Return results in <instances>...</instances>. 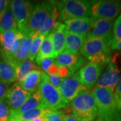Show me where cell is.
I'll return each mask as SVG.
<instances>
[{
	"mask_svg": "<svg viewBox=\"0 0 121 121\" xmlns=\"http://www.w3.org/2000/svg\"><path fill=\"white\" fill-rule=\"evenodd\" d=\"M112 41V36L87 39L79 52L90 62L105 67L111 60Z\"/></svg>",
	"mask_w": 121,
	"mask_h": 121,
	"instance_id": "obj_1",
	"label": "cell"
},
{
	"mask_svg": "<svg viewBox=\"0 0 121 121\" xmlns=\"http://www.w3.org/2000/svg\"><path fill=\"white\" fill-rule=\"evenodd\" d=\"M91 92L98 107L96 121H121V113L117 108L113 91L95 87Z\"/></svg>",
	"mask_w": 121,
	"mask_h": 121,
	"instance_id": "obj_2",
	"label": "cell"
},
{
	"mask_svg": "<svg viewBox=\"0 0 121 121\" xmlns=\"http://www.w3.org/2000/svg\"><path fill=\"white\" fill-rule=\"evenodd\" d=\"M73 117L79 121H93L98 116V107L91 91H81L67 106Z\"/></svg>",
	"mask_w": 121,
	"mask_h": 121,
	"instance_id": "obj_3",
	"label": "cell"
},
{
	"mask_svg": "<svg viewBox=\"0 0 121 121\" xmlns=\"http://www.w3.org/2000/svg\"><path fill=\"white\" fill-rule=\"evenodd\" d=\"M59 19L66 21L74 18L91 17V1L64 0L57 1Z\"/></svg>",
	"mask_w": 121,
	"mask_h": 121,
	"instance_id": "obj_4",
	"label": "cell"
},
{
	"mask_svg": "<svg viewBox=\"0 0 121 121\" xmlns=\"http://www.w3.org/2000/svg\"><path fill=\"white\" fill-rule=\"evenodd\" d=\"M43 105L46 110H59L67 107L58 89L51 85L48 79V75L42 72L41 82L39 89Z\"/></svg>",
	"mask_w": 121,
	"mask_h": 121,
	"instance_id": "obj_5",
	"label": "cell"
},
{
	"mask_svg": "<svg viewBox=\"0 0 121 121\" xmlns=\"http://www.w3.org/2000/svg\"><path fill=\"white\" fill-rule=\"evenodd\" d=\"M55 4L56 1H45L35 4L22 33L32 36L37 32L52 12Z\"/></svg>",
	"mask_w": 121,
	"mask_h": 121,
	"instance_id": "obj_6",
	"label": "cell"
},
{
	"mask_svg": "<svg viewBox=\"0 0 121 121\" xmlns=\"http://www.w3.org/2000/svg\"><path fill=\"white\" fill-rule=\"evenodd\" d=\"M121 81V69L118 63L111 59L106 65V68L99 76L95 87L108 89L114 91Z\"/></svg>",
	"mask_w": 121,
	"mask_h": 121,
	"instance_id": "obj_7",
	"label": "cell"
},
{
	"mask_svg": "<svg viewBox=\"0 0 121 121\" xmlns=\"http://www.w3.org/2000/svg\"><path fill=\"white\" fill-rule=\"evenodd\" d=\"M121 12V1L110 0L91 1V17L114 20Z\"/></svg>",
	"mask_w": 121,
	"mask_h": 121,
	"instance_id": "obj_8",
	"label": "cell"
},
{
	"mask_svg": "<svg viewBox=\"0 0 121 121\" xmlns=\"http://www.w3.org/2000/svg\"><path fill=\"white\" fill-rule=\"evenodd\" d=\"M10 4L17 29L22 32L28 21L35 4L32 1L24 0L10 1Z\"/></svg>",
	"mask_w": 121,
	"mask_h": 121,
	"instance_id": "obj_9",
	"label": "cell"
},
{
	"mask_svg": "<svg viewBox=\"0 0 121 121\" xmlns=\"http://www.w3.org/2000/svg\"><path fill=\"white\" fill-rule=\"evenodd\" d=\"M104 68V67L102 65L89 62L79 69L75 74L80 83L90 91L95 85Z\"/></svg>",
	"mask_w": 121,
	"mask_h": 121,
	"instance_id": "obj_10",
	"label": "cell"
},
{
	"mask_svg": "<svg viewBox=\"0 0 121 121\" xmlns=\"http://www.w3.org/2000/svg\"><path fill=\"white\" fill-rule=\"evenodd\" d=\"M57 89L67 105H68L81 91L87 90L79 81L75 73L73 76L64 79Z\"/></svg>",
	"mask_w": 121,
	"mask_h": 121,
	"instance_id": "obj_11",
	"label": "cell"
},
{
	"mask_svg": "<svg viewBox=\"0 0 121 121\" xmlns=\"http://www.w3.org/2000/svg\"><path fill=\"white\" fill-rule=\"evenodd\" d=\"M32 94L24 90L18 83L9 87L4 101L12 110H17L26 102Z\"/></svg>",
	"mask_w": 121,
	"mask_h": 121,
	"instance_id": "obj_12",
	"label": "cell"
},
{
	"mask_svg": "<svg viewBox=\"0 0 121 121\" xmlns=\"http://www.w3.org/2000/svg\"><path fill=\"white\" fill-rule=\"evenodd\" d=\"M55 60L59 66L68 68L73 74L78 69H81L86 61L85 58L82 56L79 52L78 54H73L67 51L61 52Z\"/></svg>",
	"mask_w": 121,
	"mask_h": 121,
	"instance_id": "obj_13",
	"label": "cell"
},
{
	"mask_svg": "<svg viewBox=\"0 0 121 121\" xmlns=\"http://www.w3.org/2000/svg\"><path fill=\"white\" fill-rule=\"evenodd\" d=\"M95 17H86L74 18L65 21L66 30L69 32L86 37V35L93 26Z\"/></svg>",
	"mask_w": 121,
	"mask_h": 121,
	"instance_id": "obj_14",
	"label": "cell"
},
{
	"mask_svg": "<svg viewBox=\"0 0 121 121\" xmlns=\"http://www.w3.org/2000/svg\"><path fill=\"white\" fill-rule=\"evenodd\" d=\"M114 20L95 18L93 26L87 33L86 40L112 36Z\"/></svg>",
	"mask_w": 121,
	"mask_h": 121,
	"instance_id": "obj_15",
	"label": "cell"
},
{
	"mask_svg": "<svg viewBox=\"0 0 121 121\" xmlns=\"http://www.w3.org/2000/svg\"><path fill=\"white\" fill-rule=\"evenodd\" d=\"M18 32V30L0 32V46L1 48V52L4 59L12 54L16 43Z\"/></svg>",
	"mask_w": 121,
	"mask_h": 121,
	"instance_id": "obj_16",
	"label": "cell"
},
{
	"mask_svg": "<svg viewBox=\"0 0 121 121\" xmlns=\"http://www.w3.org/2000/svg\"><path fill=\"white\" fill-rule=\"evenodd\" d=\"M65 30L66 28L65 24L60 22H57L52 30L51 31L52 33L53 51L55 57L65 51Z\"/></svg>",
	"mask_w": 121,
	"mask_h": 121,
	"instance_id": "obj_17",
	"label": "cell"
},
{
	"mask_svg": "<svg viewBox=\"0 0 121 121\" xmlns=\"http://www.w3.org/2000/svg\"><path fill=\"white\" fill-rule=\"evenodd\" d=\"M85 40L86 37L69 32L65 30V51L73 54H78L80 51Z\"/></svg>",
	"mask_w": 121,
	"mask_h": 121,
	"instance_id": "obj_18",
	"label": "cell"
},
{
	"mask_svg": "<svg viewBox=\"0 0 121 121\" xmlns=\"http://www.w3.org/2000/svg\"><path fill=\"white\" fill-rule=\"evenodd\" d=\"M42 72L39 69L31 71L26 78L19 83L22 89L28 91L30 94H33L38 90L40 83L42 78Z\"/></svg>",
	"mask_w": 121,
	"mask_h": 121,
	"instance_id": "obj_19",
	"label": "cell"
},
{
	"mask_svg": "<svg viewBox=\"0 0 121 121\" xmlns=\"http://www.w3.org/2000/svg\"><path fill=\"white\" fill-rule=\"evenodd\" d=\"M13 30L18 29L12 11L10 1H8L4 11L0 16V32Z\"/></svg>",
	"mask_w": 121,
	"mask_h": 121,
	"instance_id": "obj_20",
	"label": "cell"
},
{
	"mask_svg": "<svg viewBox=\"0 0 121 121\" xmlns=\"http://www.w3.org/2000/svg\"><path fill=\"white\" fill-rule=\"evenodd\" d=\"M46 58H51L53 59H55L56 58L54 54V51H53L51 32H50L45 36V38L41 44L39 53L35 59L36 63H37V65H39L41 60Z\"/></svg>",
	"mask_w": 121,
	"mask_h": 121,
	"instance_id": "obj_21",
	"label": "cell"
},
{
	"mask_svg": "<svg viewBox=\"0 0 121 121\" xmlns=\"http://www.w3.org/2000/svg\"><path fill=\"white\" fill-rule=\"evenodd\" d=\"M56 4H57V1H56V4L54 5L52 12H51L49 16L46 19V20L44 21L43 26H41V28L39 29L37 32H36L35 35L31 36L32 38L35 36H46L52 30V28H54V26H55L56 23L57 22L56 20L59 19V12L57 8Z\"/></svg>",
	"mask_w": 121,
	"mask_h": 121,
	"instance_id": "obj_22",
	"label": "cell"
},
{
	"mask_svg": "<svg viewBox=\"0 0 121 121\" xmlns=\"http://www.w3.org/2000/svg\"><path fill=\"white\" fill-rule=\"evenodd\" d=\"M0 81L9 84L16 81L15 67L7 60H0Z\"/></svg>",
	"mask_w": 121,
	"mask_h": 121,
	"instance_id": "obj_23",
	"label": "cell"
},
{
	"mask_svg": "<svg viewBox=\"0 0 121 121\" xmlns=\"http://www.w3.org/2000/svg\"><path fill=\"white\" fill-rule=\"evenodd\" d=\"M44 108H38L33 110H30L22 112H16L11 110L10 120L16 121H31L35 118L41 116L44 111Z\"/></svg>",
	"mask_w": 121,
	"mask_h": 121,
	"instance_id": "obj_24",
	"label": "cell"
},
{
	"mask_svg": "<svg viewBox=\"0 0 121 121\" xmlns=\"http://www.w3.org/2000/svg\"><path fill=\"white\" fill-rule=\"evenodd\" d=\"M38 108H44L42 102L41 95L39 90L35 91V93L32 94L27 99L26 102L23 104L22 106L17 110H13L16 112H22L30 110H33ZM45 109V108H44ZM46 110V109H45Z\"/></svg>",
	"mask_w": 121,
	"mask_h": 121,
	"instance_id": "obj_25",
	"label": "cell"
},
{
	"mask_svg": "<svg viewBox=\"0 0 121 121\" xmlns=\"http://www.w3.org/2000/svg\"><path fill=\"white\" fill-rule=\"evenodd\" d=\"M38 69L35 64L31 60H24L18 63L15 66L16 75V82L17 83L21 82L31 71Z\"/></svg>",
	"mask_w": 121,
	"mask_h": 121,
	"instance_id": "obj_26",
	"label": "cell"
},
{
	"mask_svg": "<svg viewBox=\"0 0 121 121\" xmlns=\"http://www.w3.org/2000/svg\"><path fill=\"white\" fill-rule=\"evenodd\" d=\"M32 38L30 36H28L26 38L25 40L23 43L22 47L20 50V52L16 59L14 67L18 63H21L24 60H27L28 59V54H29V50H30V44L32 43Z\"/></svg>",
	"mask_w": 121,
	"mask_h": 121,
	"instance_id": "obj_27",
	"label": "cell"
},
{
	"mask_svg": "<svg viewBox=\"0 0 121 121\" xmlns=\"http://www.w3.org/2000/svg\"><path fill=\"white\" fill-rule=\"evenodd\" d=\"M44 38H45L44 36H37L32 37L30 50H29V54H28L29 60L32 61L36 59V56H37L39 53V49Z\"/></svg>",
	"mask_w": 121,
	"mask_h": 121,
	"instance_id": "obj_28",
	"label": "cell"
},
{
	"mask_svg": "<svg viewBox=\"0 0 121 121\" xmlns=\"http://www.w3.org/2000/svg\"><path fill=\"white\" fill-rule=\"evenodd\" d=\"M121 40V13L114 22L112 29V43Z\"/></svg>",
	"mask_w": 121,
	"mask_h": 121,
	"instance_id": "obj_29",
	"label": "cell"
},
{
	"mask_svg": "<svg viewBox=\"0 0 121 121\" xmlns=\"http://www.w3.org/2000/svg\"><path fill=\"white\" fill-rule=\"evenodd\" d=\"M43 115L47 121H63V113L59 110H44Z\"/></svg>",
	"mask_w": 121,
	"mask_h": 121,
	"instance_id": "obj_30",
	"label": "cell"
},
{
	"mask_svg": "<svg viewBox=\"0 0 121 121\" xmlns=\"http://www.w3.org/2000/svg\"><path fill=\"white\" fill-rule=\"evenodd\" d=\"M11 109L4 100L0 101V121H9Z\"/></svg>",
	"mask_w": 121,
	"mask_h": 121,
	"instance_id": "obj_31",
	"label": "cell"
},
{
	"mask_svg": "<svg viewBox=\"0 0 121 121\" xmlns=\"http://www.w3.org/2000/svg\"><path fill=\"white\" fill-rule=\"evenodd\" d=\"M114 96L117 103V108L121 113V81L114 91Z\"/></svg>",
	"mask_w": 121,
	"mask_h": 121,
	"instance_id": "obj_32",
	"label": "cell"
},
{
	"mask_svg": "<svg viewBox=\"0 0 121 121\" xmlns=\"http://www.w3.org/2000/svg\"><path fill=\"white\" fill-rule=\"evenodd\" d=\"M48 79L50 83L56 88H58L63 79L60 78L58 75H48Z\"/></svg>",
	"mask_w": 121,
	"mask_h": 121,
	"instance_id": "obj_33",
	"label": "cell"
},
{
	"mask_svg": "<svg viewBox=\"0 0 121 121\" xmlns=\"http://www.w3.org/2000/svg\"><path fill=\"white\" fill-rule=\"evenodd\" d=\"M57 75L60 78L64 79L69 78L71 76H73L74 74L68 68H67L65 67H63V66H59V69H58Z\"/></svg>",
	"mask_w": 121,
	"mask_h": 121,
	"instance_id": "obj_34",
	"label": "cell"
},
{
	"mask_svg": "<svg viewBox=\"0 0 121 121\" xmlns=\"http://www.w3.org/2000/svg\"><path fill=\"white\" fill-rule=\"evenodd\" d=\"M55 62V60L51 59V58H46L44 59L43 60H41V62L40 63V64L39 65L40 66L41 69L43 70V72H44L45 73H47L48 69L51 66V65Z\"/></svg>",
	"mask_w": 121,
	"mask_h": 121,
	"instance_id": "obj_35",
	"label": "cell"
},
{
	"mask_svg": "<svg viewBox=\"0 0 121 121\" xmlns=\"http://www.w3.org/2000/svg\"><path fill=\"white\" fill-rule=\"evenodd\" d=\"M9 88V84L5 83L0 81V101L5 99Z\"/></svg>",
	"mask_w": 121,
	"mask_h": 121,
	"instance_id": "obj_36",
	"label": "cell"
},
{
	"mask_svg": "<svg viewBox=\"0 0 121 121\" xmlns=\"http://www.w3.org/2000/svg\"><path fill=\"white\" fill-rule=\"evenodd\" d=\"M59 65L55 62L48 69L46 73L47 75H57L58 73V69H59Z\"/></svg>",
	"mask_w": 121,
	"mask_h": 121,
	"instance_id": "obj_37",
	"label": "cell"
},
{
	"mask_svg": "<svg viewBox=\"0 0 121 121\" xmlns=\"http://www.w3.org/2000/svg\"><path fill=\"white\" fill-rule=\"evenodd\" d=\"M111 49L113 51H121V40L111 44Z\"/></svg>",
	"mask_w": 121,
	"mask_h": 121,
	"instance_id": "obj_38",
	"label": "cell"
},
{
	"mask_svg": "<svg viewBox=\"0 0 121 121\" xmlns=\"http://www.w3.org/2000/svg\"><path fill=\"white\" fill-rule=\"evenodd\" d=\"M62 113H63V121H79L77 118H75L72 115L66 114H64L63 112Z\"/></svg>",
	"mask_w": 121,
	"mask_h": 121,
	"instance_id": "obj_39",
	"label": "cell"
},
{
	"mask_svg": "<svg viewBox=\"0 0 121 121\" xmlns=\"http://www.w3.org/2000/svg\"><path fill=\"white\" fill-rule=\"evenodd\" d=\"M8 3V1H5V0H0V16L1 15V13H3V12L4 11L5 8L6 7V5Z\"/></svg>",
	"mask_w": 121,
	"mask_h": 121,
	"instance_id": "obj_40",
	"label": "cell"
},
{
	"mask_svg": "<svg viewBox=\"0 0 121 121\" xmlns=\"http://www.w3.org/2000/svg\"><path fill=\"white\" fill-rule=\"evenodd\" d=\"M47 121V120H46V118H45V117L44 116L43 114L41 116H40V117L36 118H35L34 120H32V121Z\"/></svg>",
	"mask_w": 121,
	"mask_h": 121,
	"instance_id": "obj_41",
	"label": "cell"
},
{
	"mask_svg": "<svg viewBox=\"0 0 121 121\" xmlns=\"http://www.w3.org/2000/svg\"><path fill=\"white\" fill-rule=\"evenodd\" d=\"M14 121V120H10V121Z\"/></svg>",
	"mask_w": 121,
	"mask_h": 121,
	"instance_id": "obj_42",
	"label": "cell"
}]
</instances>
